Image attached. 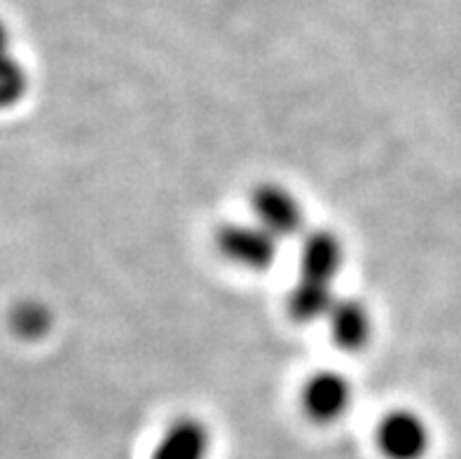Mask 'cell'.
Listing matches in <instances>:
<instances>
[{
  "mask_svg": "<svg viewBox=\"0 0 461 459\" xmlns=\"http://www.w3.org/2000/svg\"><path fill=\"white\" fill-rule=\"evenodd\" d=\"M216 244L222 256L237 268L265 272L279 253V239L258 223H228L216 233Z\"/></svg>",
  "mask_w": 461,
  "mask_h": 459,
  "instance_id": "obj_1",
  "label": "cell"
},
{
  "mask_svg": "<svg viewBox=\"0 0 461 459\" xmlns=\"http://www.w3.org/2000/svg\"><path fill=\"white\" fill-rule=\"evenodd\" d=\"M253 216L260 227H265L276 239L303 237L304 234V209L300 199L276 183H265L256 188L251 197Z\"/></svg>",
  "mask_w": 461,
  "mask_h": 459,
  "instance_id": "obj_2",
  "label": "cell"
},
{
  "mask_svg": "<svg viewBox=\"0 0 461 459\" xmlns=\"http://www.w3.org/2000/svg\"><path fill=\"white\" fill-rule=\"evenodd\" d=\"M377 445L386 459H424L431 448V431L412 410H392L377 427Z\"/></svg>",
  "mask_w": 461,
  "mask_h": 459,
  "instance_id": "obj_3",
  "label": "cell"
},
{
  "mask_svg": "<svg viewBox=\"0 0 461 459\" xmlns=\"http://www.w3.org/2000/svg\"><path fill=\"white\" fill-rule=\"evenodd\" d=\"M351 382L335 371H321L307 380L303 390V406L314 422H335L351 406Z\"/></svg>",
  "mask_w": 461,
  "mask_h": 459,
  "instance_id": "obj_4",
  "label": "cell"
},
{
  "mask_svg": "<svg viewBox=\"0 0 461 459\" xmlns=\"http://www.w3.org/2000/svg\"><path fill=\"white\" fill-rule=\"evenodd\" d=\"M345 262V246L333 230H310L300 239V270L303 277L330 281L339 274Z\"/></svg>",
  "mask_w": 461,
  "mask_h": 459,
  "instance_id": "obj_5",
  "label": "cell"
},
{
  "mask_svg": "<svg viewBox=\"0 0 461 459\" xmlns=\"http://www.w3.org/2000/svg\"><path fill=\"white\" fill-rule=\"evenodd\" d=\"M326 321L335 344L347 352H358L373 337V314L354 298H338Z\"/></svg>",
  "mask_w": 461,
  "mask_h": 459,
  "instance_id": "obj_6",
  "label": "cell"
},
{
  "mask_svg": "<svg viewBox=\"0 0 461 459\" xmlns=\"http://www.w3.org/2000/svg\"><path fill=\"white\" fill-rule=\"evenodd\" d=\"M211 450V434L206 425L194 418H183L164 431L152 450V459H206Z\"/></svg>",
  "mask_w": 461,
  "mask_h": 459,
  "instance_id": "obj_7",
  "label": "cell"
},
{
  "mask_svg": "<svg viewBox=\"0 0 461 459\" xmlns=\"http://www.w3.org/2000/svg\"><path fill=\"white\" fill-rule=\"evenodd\" d=\"M335 303H338V296H335L330 281L312 280V277H303V274L288 296V309H291L293 319L303 321V324L328 319Z\"/></svg>",
  "mask_w": 461,
  "mask_h": 459,
  "instance_id": "obj_8",
  "label": "cell"
},
{
  "mask_svg": "<svg viewBox=\"0 0 461 459\" xmlns=\"http://www.w3.org/2000/svg\"><path fill=\"white\" fill-rule=\"evenodd\" d=\"M52 309L45 303L29 298V300H19L10 309V328L12 333L22 340H41L52 328Z\"/></svg>",
  "mask_w": 461,
  "mask_h": 459,
  "instance_id": "obj_9",
  "label": "cell"
},
{
  "mask_svg": "<svg viewBox=\"0 0 461 459\" xmlns=\"http://www.w3.org/2000/svg\"><path fill=\"white\" fill-rule=\"evenodd\" d=\"M29 89V76L22 61L10 54H0V111H7L23 99Z\"/></svg>",
  "mask_w": 461,
  "mask_h": 459,
  "instance_id": "obj_10",
  "label": "cell"
},
{
  "mask_svg": "<svg viewBox=\"0 0 461 459\" xmlns=\"http://www.w3.org/2000/svg\"><path fill=\"white\" fill-rule=\"evenodd\" d=\"M0 54H10V31L3 19H0Z\"/></svg>",
  "mask_w": 461,
  "mask_h": 459,
  "instance_id": "obj_11",
  "label": "cell"
}]
</instances>
